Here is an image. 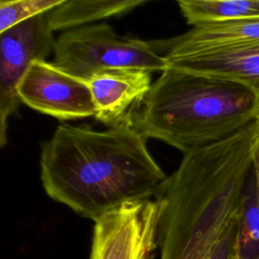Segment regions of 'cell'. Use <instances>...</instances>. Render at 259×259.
<instances>
[{
  "mask_svg": "<svg viewBox=\"0 0 259 259\" xmlns=\"http://www.w3.org/2000/svg\"><path fill=\"white\" fill-rule=\"evenodd\" d=\"M146 140L130 124L105 131L61 124L40 147L42 187L93 222L123 203L153 198L167 175Z\"/></svg>",
  "mask_w": 259,
  "mask_h": 259,
  "instance_id": "cell-1",
  "label": "cell"
},
{
  "mask_svg": "<svg viewBox=\"0 0 259 259\" xmlns=\"http://www.w3.org/2000/svg\"><path fill=\"white\" fill-rule=\"evenodd\" d=\"M259 138L253 120L221 141L184 154L159 186L160 259H205L238 213Z\"/></svg>",
  "mask_w": 259,
  "mask_h": 259,
  "instance_id": "cell-2",
  "label": "cell"
},
{
  "mask_svg": "<svg viewBox=\"0 0 259 259\" xmlns=\"http://www.w3.org/2000/svg\"><path fill=\"white\" fill-rule=\"evenodd\" d=\"M257 97L241 84L169 66L152 84L131 124L146 139L185 154L255 120Z\"/></svg>",
  "mask_w": 259,
  "mask_h": 259,
  "instance_id": "cell-3",
  "label": "cell"
},
{
  "mask_svg": "<svg viewBox=\"0 0 259 259\" xmlns=\"http://www.w3.org/2000/svg\"><path fill=\"white\" fill-rule=\"evenodd\" d=\"M53 64L83 80L109 69H143L151 73L169 68L154 41L116 33L102 23H88L64 30L54 46Z\"/></svg>",
  "mask_w": 259,
  "mask_h": 259,
  "instance_id": "cell-4",
  "label": "cell"
},
{
  "mask_svg": "<svg viewBox=\"0 0 259 259\" xmlns=\"http://www.w3.org/2000/svg\"><path fill=\"white\" fill-rule=\"evenodd\" d=\"M160 203L136 200L94 221L89 259H154L159 249Z\"/></svg>",
  "mask_w": 259,
  "mask_h": 259,
  "instance_id": "cell-5",
  "label": "cell"
},
{
  "mask_svg": "<svg viewBox=\"0 0 259 259\" xmlns=\"http://www.w3.org/2000/svg\"><path fill=\"white\" fill-rule=\"evenodd\" d=\"M0 146L7 142L10 115L20 102L17 87L32 62L54 52L55 39L48 13L14 24L0 32Z\"/></svg>",
  "mask_w": 259,
  "mask_h": 259,
  "instance_id": "cell-6",
  "label": "cell"
},
{
  "mask_svg": "<svg viewBox=\"0 0 259 259\" xmlns=\"http://www.w3.org/2000/svg\"><path fill=\"white\" fill-rule=\"evenodd\" d=\"M17 95L30 108L60 120L95 115L88 83L46 60L32 62L17 87Z\"/></svg>",
  "mask_w": 259,
  "mask_h": 259,
  "instance_id": "cell-7",
  "label": "cell"
},
{
  "mask_svg": "<svg viewBox=\"0 0 259 259\" xmlns=\"http://www.w3.org/2000/svg\"><path fill=\"white\" fill-rule=\"evenodd\" d=\"M95 106L94 117L110 126L131 124L135 110L150 90L151 72L143 69H109L86 80Z\"/></svg>",
  "mask_w": 259,
  "mask_h": 259,
  "instance_id": "cell-8",
  "label": "cell"
},
{
  "mask_svg": "<svg viewBox=\"0 0 259 259\" xmlns=\"http://www.w3.org/2000/svg\"><path fill=\"white\" fill-rule=\"evenodd\" d=\"M169 66L241 84L259 95V44L166 58Z\"/></svg>",
  "mask_w": 259,
  "mask_h": 259,
  "instance_id": "cell-9",
  "label": "cell"
},
{
  "mask_svg": "<svg viewBox=\"0 0 259 259\" xmlns=\"http://www.w3.org/2000/svg\"><path fill=\"white\" fill-rule=\"evenodd\" d=\"M164 56L175 57L222 48L259 44V17L204 22L173 38L154 41Z\"/></svg>",
  "mask_w": 259,
  "mask_h": 259,
  "instance_id": "cell-10",
  "label": "cell"
},
{
  "mask_svg": "<svg viewBox=\"0 0 259 259\" xmlns=\"http://www.w3.org/2000/svg\"><path fill=\"white\" fill-rule=\"evenodd\" d=\"M148 0H70L48 13L53 31L67 30L124 13Z\"/></svg>",
  "mask_w": 259,
  "mask_h": 259,
  "instance_id": "cell-11",
  "label": "cell"
},
{
  "mask_svg": "<svg viewBox=\"0 0 259 259\" xmlns=\"http://www.w3.org/2000/svg\"><path fill=\"white\" fill-rule=\"evenodd\" d=\"M235 250L236 259H259V194L252 166L242 192Z\"/></svg>",
  "mask_w": 259,
  "mask_h": 259,
  "instance_id": "cell-12",
  "label": "cell"
},
{
  "mask_svg": "<svg viewBox=\"0 0 259 259\" xmlns=\"http://www.w3.org/2000/svg\"><path fill=\"white\" fill-rule=\"evenodd\" d=\"M180 10L190 25L259 17V0H183Z\"/></svg>",
  "mask_w": 259,
  "mask_h": 259,
  "instance_id": "cell-13",
  "label": "cell"
},
{
  "mask_svg": "<svg viewBox=\"0 0 259 259\" xmlns=\"http://www.w3.org/2000/svg\"><path fill=\"white\" fill-rule=\"evenodd\" d=\"M70 0H13L0 2V32L30 17L49 13Z\"/></svg>",
  "mask_w": 259,
  "mask_h": 259,
  "instance_id": "cell-14",
  "label": "cell"
},
{
  "mask_svg": "<svg viewBox=\"0 0 259 259\" xmlns=\"http://www.w3.org/2000/svg\"><path fill=\"white\" fill-rule=\"evenodd\" d=\"M238 213L230 221L222 236L212 247L205 259H236L235 242L238 224Z\"/></svg>",
  "mask_w": 259,
  "mask_h": 259,
  "instance_id": "cell-15",
  "label": "cell"
},
{
  "mask_svg": "<svg viewBox=\"0 0 259 259\" xmlns=\"http://www.w3.org/2000/svg\"><path fill=\"white\" fill-rule=\"evenodd\" d=\"M252 168L255 175L256 180V186L259 194V138L256 141L254 148H253V154H252Z\"/></svg>",
  "mask_w": 259,
  "mask_h": 259,
  "instance_id": "cell-16",
  "label": "cell"
},
{
  "mask_svg": "<svg viewBox=\"0 0 259 259\" xmlns=\"http://www.w3.org/2000/svg\"><path fill=\"white\" fill-rule=\"evenodd\" d=\"M255 120L259 123V95L257 97V104H256V110H255Z\"/></svg>",
  "mask_w": 259,
  "mask_h": 259,
  "instance_id": "cell-17",
  "label": "cell"
},
{
  "mask_svg": "<svg viewBox=\"0 0 259 259\" xmlns=\"http://www.w3.org/2000/svg\"><path fill=\"white\" fill-rule=\"evenodd\" d=\"M8 1H13V0H0V2H8Z\"/></svg>",
  "mask_w": 259,
  "mask_h": 259,
  "instance_id": "cell-18",
  "label": "cell"
},
{
  "mask_svg": "<svg viewBox=\"0 0 259 259\" xmlns=\"http://www.w3.org/2000/svg\"><path fill=\"white\" fill-rule=\"evenodd\" d=\"M175 1L178 3V2H180V1H183V0H175Z\"/></svg>",
  "mask_w": 259,
  "mask_h": 259,
  "instance_id": "cell-19",
  "label": "cell"
}]
</instances>
